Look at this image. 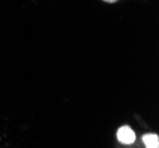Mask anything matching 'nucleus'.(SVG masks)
<instances>
[{
  "label": "nucleus",
  "instance_id": "obj_1",
  "mask_svg": "<svg viewBox=\"0 0 159 148\" xmlns=\"http://www.w3.org/2000/svg\"><path fill=\"white\" fill-rule=\"evenodd\" d=\"M116 136H118V140L125 145H131L135 141V133L133 132L132 128H129L128 126L120 127L116 133Z\"/></svg>",
  "mask_w": 159,
  "mask_h": 148
},
{
  "label": "nucleus",
  "instance_id": "obj_2",
  "mask_svg": "<svg viewBox=\"0 0 159 148\" xmlns=\"http://www.w3.org/2000/svg\"><path fill=\"white\" fill-rule=\"evenodd\" d=\"M143 141L147 148H158L159 139L157 134H146L143 136Z\"/></svg>",
  "mask_w": 159,
  "mask_h": 148
},
{
  "label": "nucleus",
  "instance_id": "obj_3",
  "mask_svg": "<svg viewBox=\"0 0 159 148\" xmlns=\"http://www.w3.org/2000/svg\"><path fill=\"white\" fill-rule=\"evenodd\" d=\"M103 1H106V2H111V4H113V2H116L118 0H103Z\"/></svg>",
  "mask_w": 159,
  "mask_h": 148
}]
</instances>
